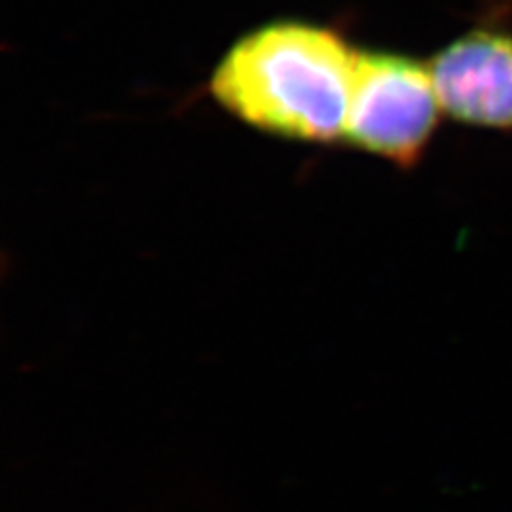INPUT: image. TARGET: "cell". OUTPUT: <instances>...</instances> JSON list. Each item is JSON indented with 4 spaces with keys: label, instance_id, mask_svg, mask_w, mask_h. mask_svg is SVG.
Here are the masks:
<instances>
[{
    "label": "cell",
    "instance_id": "cell-2",
    "mask_svg": "<svg viewBox=\"0 0 512 512\" xmlns=\"http://www.w3.org/2000/svg\"><path fill=\"white\" fill-rule=\"evenodd\" d=\"M440 111L427 62L395 52H355L342 133L350 146L410 169L434 137Z\"/></svg>",
    "mask_w": 512,
    "mask_h": 512
},
{
    "label": "cell",
    "instance_id": "cell-3",
    "mask_svg": "<svg viewBox=\"0 0 512 512\" xmlns=\"http://www.w3.org/2000/svg\"><path fill=\"white\" fill-rule=\"evenodd\" d=\"M453 39L431 58L444 114L466 126L512 133L510 0Z\"/></svg>",
    "mask_w": 512,
    "mask_h": 512
},
{
    "label": "cell",
    "instance_id": "cell-1",
    "mask_svg": "<svg viewBox=\"0 0 512 512\" xmlns=\"http://www.w3.org/2000/svg\"><path fill=\"white\" fill-rule=\"evenodd\" d=\"M355 52L327 26L269 22L229 47L212 73L210 92L256 131L329 143L344 133Z\"/></svg>",
    "mask_w": 512,
    "mask_h": 512
}]
</instances>
